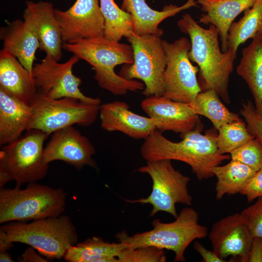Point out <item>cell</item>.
<instances>
[{"label": "cell", "mask_w": 262, "mask_h": 262, "mask_svg": "<svg viewBox=\"0 0 262 262\" xmlns=\"http://www.w3.org/2000/svg\"><path fill=\"white\" fill-rule=\"evenodd\" d=\"M203 126L199 124L194 130L182 133V140L175 142L165 137L157 130L144 139L141 147L142 158L147 161L160 160H177L189 165L200 180L214 176L212 169L230 155L221 154L218 150L215 128L201 133Z\"/></svg>", "instance_id": "1"}, {"label": "cell", "mask_w": 262, "mask_h": 262, "mask_svg": "<svg viewBox=\"0 0 262 262\" xmlns=\"http://www.w3.org/2000/svg\"><path fill=\"white\" fill-rule=\"evenodd\" d=\"M177 25L190 37L189 57L199 68L198 81L201 91L213 90L225 102L229 103V82L237 52L231 49L222 51L216 27L211 25L205 29L189 14H184Z\"/></svg>", "instance_id": "2"}, {"label": "cell", "mask_w": 262, "mask_h": 262, "mask_svg": "<svg viewBox=\"0 0 262 262\" xmlns=\"http://www.w3.org/2000/svg\"><path fill=\"white\" fill-rule=\"evenodd\" d=\"M63 49L91 65L98 86L114 95H124L129 91L137 92L145 88L141 82L124 78L115 71L118 65L133 63L131 45L110 40L103 36L64 43Z\"/></svg>", "instance_id": "3"}, {"label": "cell", "mask_w": 262, "mask_h": 262, "mask_svg": "<svg viewBox=\"0 0 262 262\" xmlns=\"http://www.w3.org/2000/svg\"><path fill=\"white\" fill-rule=\"evenodd\" d=\"M175 219L170 223L156 219L149 231L132 236L122 231L117 233L115 238L127 248L152 246L170 250L175 253V262H185L186 248L194 240L205 238L208 229L199 223L198 213L192 207L182 209Z\"/></svg>", "instance_id": "4"}, {"label": "cell", "mask_w": 262, "mask_h": 262, "mask_svg": "<svg viewBox=\"0 0 262 262\" xmlns=\"http://www.w3.org/2000/svg\"><path fill=\"white\" fill-rule=\"evenodd\" d=\"M0 239L25 244L47 258L60 259L76 245L78 235L69 217L61 215L29 223L17 222L2 226Z\"/></svg>", "instance_id": "5"}, {"label": "cell", "mask_w": 262, "mask_h": 262, "mask_svg": "<svg viewBox=\"0 0 262 262\" xmlns=\"http://www.w3.org/2000/svg\"><path fill=\"white\" fill-rule=\"evenodd\" d=\"M66 200L61 188L35 182L23 189L0 188V223L58 216L65 211Z\"/></svg>", "instance_id": "6"}, {"label": "cell", "mask_w": 262, "mask_h": 262, "mask_svg": "<svg viewBox=\"0 0 262 262\" xmlns=\"http://www.w3.org/2000/svg\"><path fill=\"white\" fill-rule=\"evenodd\" d=\"M46 132L32 129L14 141L2 146L0 151V188L15 180L16 187L33 183L46 175L49 164L44 162Z\"/></svg>", "instance_id": "7"}, {"label": "cell", "mask_w": 262, "mask_h": 262, "mask_svg": "<svg viewBox=\"0 0 262 262\" xmlns=\"http://www.w3.org/2000/svg\"><path fill=\"white\" fill-rule=\"evenodd\" d=\"M137 171L147 174L151 177V194L146 198L125 200L130 203L150 204L152 206L150 217L162 211L176 218L178 215L175 207L177 203L192 204L193 198L187 187L190 178L175 169L171 160L147 161V164L138 168Z\"/></svg>", "instance_id": "8"}, {"label": "cell", "mask_w": 262, "mask_h": 262, "mask_svg": "<svg viewBox=\"0 0 262 262\" xmlns=\"http://www.w3.org/2000/svg\"><path fill=\"white\" fill-rule=\"evenodd\" d=\"M100 105L72 98L52 99L37 93L31 104L33 115L27 130H38L49 135L75 124L90 126L96 121Z\"/></svg>", "instance_id": "9"}, {"label": "cell", "mask_w": 262, "mask_h": 262, "mask_svg": "<svg viewBox=\"0 0 262 262\" xmlns=\"http://www.w3.org/2000/svg\"><path fill=\"white\" fill-rule=\"evenodd\" d=\"M127 38L132 48L133 63L124 66L120 75L141 80L145 85L143 94L146 97L163 96L166 57L161 36L133 33Z\"/></svg>", "instance_id": "10"}, {"label": "cell", "mask_w": 262, "mask_h": 262, "mask_svg": "<svg viewBox=\"0 0 262 262\" xmlns=\"http://www.w3.org/2000/svg\"><path fill=\"white\" fill-rule=\"evenodd\" d=\"M163 43L166 57L163 96L188 104L202 91L197 78L199 68L189 57L191 41L181 37L172 43L163 40Z\"/></svg>", "instance_id": "11"}, {"label": "cell", "mask_w": 262, "mask_h": 262, "mask_svg": "<svg viewBox=\"0 0 262 262\" xmlns=\"http://www.w3.org/2000/svg\"><path fill=\"white\" fill-rule=\"evenodd\" d=\"M79 60L73 54L66 62L60 63L46 54L40 63L34 64L32 74L37 93L52 99L72 98L100 105L99 98L87 97L80 89L82 80L73 73V67Z\"/></svg>", "instance_id": "12"}, {"label": "cell", "mask_w": 262, "mask_h": 262, "mask_svg": "<svg viewBox=\"0 0 262 262\" xmlns=\"http://www.w3.org/2000/svg\"><path fill=\"white\" fill-rule=\"evenodd\" d=\"M64 43L103 37L105 21L99 0H76L67 10L55 9Z\"/></svg>", "instance_id": "13"}, {"label": "cell", "mask_w": 262, "mask_h": 262, "mask_svg": "<svg viewBox=\"0 0 262 262\" xmlns=\"http://www.w3.org/2000/svg\"><path fill=\"white\" fill-rule=\"evenodd\" d=\"M44 147V162L49 164L62 161L81 170L84 166L97 168L93 159L96 149L90 141L72 126L58 130L51 134Z\"/></svg>", "instance_id": "14"}, {"label": "cell", "mask_w": 262, "mask_h": 262, "mask_svg": "<svg viewBox=\"0 0 262 262\" xmlns=\"http://www.w3.org/2000/svg\"><path fill=\"white\" fill-rule=\"evenodd\" d=\"M209 238L213 250L221 258L231 256L248 262L253 237L240 213L230 214L215 222Z\"/></svg>", "instance_id": "15"}, {"label": "cell", "mask_w": 262, "mask_h": 262, "mask_svg": "<svg viewBox=\"0 0 262 262\" xmlns=\"http://www.w3.org/2000/svg\"><path fill=\"white\" fill-rule=\"evenodd\" d=\"M141 108L155 122L156 129L162 132L172 131L180 134L195 129L201 123L187 103L171 100L164 96L146 97Z\"/></svg>", "instance_id": "16"}, {"label": "cell", "mask_w": 262, "mask_h": 262, "mask_svg": "<svg viewBox=\"0 0 262 262\" xmlns=\"http://www.w3.org/2000/svg\"><path fill=\"white\" fill-rule=\"evenodd\" d=\"M23 20H14L0 29L3 49L14 54L32 74L35 52L40 49L38 35L34 20L27 8Z\"/></svg>", "instance_id": "17"}, {"label": "cell", "mask_w": 262, "mask_h": 262, "mask_svg": "<svg viewBox=\"0 0 262 262\" xmlns=\"http://www.w3.org/2000/svg\"><path fill=\"white\" fill-rule=\"evenodd\" d=\"M99 115L104 130L119 131L135 139H145L157 130L152 118L133 113L124 101L101 104Z\"/></svg>", "instance_id": "18"}, {"label": "cell", "mask_w": 262, "mask_h": 262, "mask_svg": "<svg viewBox=\"0 0 262 262\" xmlns=\"http://www.w3.org/2000/svg\"><path fill=\"white\" fill-rule=\"evenodd\" d=\"M197 4V0H188L180 6L170 4L165 6L162 11H157L150 8L146 0H122L120 8L131 16L134 33L161 37L164 31L159 25L163 21Z\"/></svg>", "instance_id": "19"}, {"label": "cell", "mask_w": 262, "mask_h": 262, "mask_svg": "<svg viewBox=\"0 0 262 262\" xmlns=\"http://www.w3.org/2000/svg\"><path fill=\"white\" fill-rule=\"evenodd\" d=\"M256 0H197L204 13L198 22L216 27L221 40V50L225 52L228 49V36L231 25L238 15L251 8Z\"/></svg>", "instance_id": "20"}, {"label": "cell", "mask_w": 262, "mask_h": 262, "mask_svg": "<svg viewBox=\"0 0 262 262\" xmlns=\"http://www.w3.org/2000/svg\"><path fill=\"white\" fill-rule=\"evenodd\" d=\"M0 88L31 105L37 92L32 74L11 52L0 51Z\"/></svg>", "instance_id": "21"}, {"label": "cell", "mask_w": 262, "mask_h": 262, "mask_svg": "<svg viewBox=\"0 0 262 262\" xmlns=\"http://www.w3.org/2000/svg\"><path fill=\"white\" fill-rule=\"evenodd\" d=\"M26 5L35 23L40 49L59 61L62 57L63 43L53 4L42 0L27 1Z\"/></svg>", "instance_id": "22"}, {"label": "cell", "mask_w": 262, "mask_h": 262, "mask_svg": "<svg viewBox=\"0 0 262 262\" xmlns=\"http://www.w3.org/2000/svg\"><path fill=\"white\" fill-rule=\"evenodd\" d=\"M32 108L0 88V145L10 143L28 130Z\"/></svg>", "instance_id": "23"}, {"label": "cell", "mask_w": 262, "mask_h": 262, "mask_svg": "<svg viewBox=\"0 0 262 262\" xmlns=\"http://www.w3.org/2000/svg\"><path fill=\"white\" fill-rule=\"evenodd\" d=\"M252 39L242 50L237 73L248 86L256 110L262 116V31Z\"/></svg>", "instance_id": "24"}, {"label": "cell", "mask_w": 262, "mask_h": 262, "mask_svg": "<svg viewBox=\"0 0 262 262\" xmlns=\"http://www.w3.org/2000/svg\"><path fill=\"white\" fill-rule=\"evenodd\" d=\"M126 248L121 242L109 243L93 237L70 247L64 258L68 262H117V257Z\"/></svg>", "instance_id": "25"}, {"label": "cell", "mask_w": 262, "mask_h": 262, "mask_svg": "<svg viewBox=\"0 0 262 262\" xmlns=\"http://www.w3.org/2000/svg\"><path fill=\"white\" fill-rule=\"evenodd\" d=\"M257 171L239 161L231 159L227 164L213 167L212 172L217 179L215 191L217 199L225 195L241 194Z\"/></svg>", "instance_id": "26"}, {"label": "cell", "mask_w": 262, "mask_h": 262, "mask_svg": "<svg viewBox=\"0 0 262 262\" xmlns=\"http://www.w3.org/2000/svg\"><path fill=\"white\" fill-rule=\"evenodd\" d=\"M188 105L196 114L208 118L217 130L225 124L242 120L237 114L227 109L212 89L201 91Z\"/></svg>", "instance_id": "27"}, {"label": "cell", "mask_w": 262, "mask_h": 262, "mask_svg": "<svg viewBox=\"0 0 262 262\" xmlns=\"http://www.w3.org/2000/svg\"><path fill=\"white\" fill-rule=\"evenodd\" d=\"M261 31L262 0H256L251 8L244 12L241 19L231 25L228 36V49L237 52L240 45Z\"/></svg>", "instance_id": "28"}, {"label": "cell", "mask_w": 262, "mask_h": 262, "mask_svg": "<svg viewBox=\"0 0 262 262\" xmlns=\"http://www.w3.org/2000/svg\"><path fill=\"white\" fill-rule=\"evenodd\" d=\"M100 10L105 21L104 37L119 42L133 33L131 16L123 10L114 0H99Z\"/></svg>", "instance_id": "29"}, {"label": "cell", "mask_w": 262, "mask_h": 262, "mask_svg": "<svg viewBox=\"0 0 262 262\" xmlns=\"http://www.w3.org/2000/svg\"><path fill=\"white\" fill-rule=\"evenodd\" d=\"M217 145L221 154L230 153L255 137L248 131L242 119L225 124L218 130Z\"/></svg>", "instance_id": "30"}, {"label": "cell", "mask_w": 262, "mask_h": 262, "mask_svg": "<svg viewBox=\"0 0 262 262\" xmlns=\"http://www.w3.org/2000/svg\"><path fill=\"white\" fill-rule=\"evenodd\" d=\"M231 159L239 161L258 171L262 168V145L256 138L231 151Z\"/></svg>", "instance_id": "31"}, {"label": "cell", "mask_w": 262, "mask_h": 262, "mask_svg": "<svg viewBox=\"0 0 262 262\" xmlns=\"http://www.w3.org/2000/svg\"><path fill=\"white\" fill-rule=\"evenodd\" d=\"M166 261L164 249L152 246L126 248L117 257V262H164Z\"/></svg>", "instance_id": "32"}, {"label": "cell", "mask_w": 262, "mask_h": 262, "mask_svg": "<svg viewBox=\"0 0 262 262\" xmlns=\"http://www.w3.org/2000/svg\"><path fill=\"white\" fill-rule=\"evenodd\" d=\"M240 214L253 237L262 238V196L257 201L244 209Z\"/></svg>", "instance_id": "33"}, {"label": "cell", "mask_w": 262, "mask_h": 262, "mask_svg": "<svg viewBox=\"0 0 262 262\" xmlns=\"http://www.w3.org/2000/svg\"><path fill=\"white\" fill-rule=\"evenodd\" d=\"M240 113L244 117L249 133L262 145V116L256 110L255 105L248 100L244 102Z\"/></svg>", "instance_id": "34"}, {"label": "cell", "mask_w": 262, "mask_h": 262, "mask_svg": "<svg viewBox=\"0 0 262 262\" xmlns=\"http://www.w3.org/2000/svg\"><path fill=\"white\" fill-rule=\"evenodd\" d=\"M241 194L246 197L248 202L262 196V168L257 171Z\"/></svg>", "instance_id": "35"}, {"label": "cell", "mask_w": 262, "mask_h": 262, "mask_svg": "<svg viewBox=\"0 0 262 262\" xmlns=\"http://www.w3.org/2000/svg\"><path fill=\"white\" fill-rule=\"evenodd\" d=\"M194 247L205 262H225L226 261L219 257L213 250L206 248L201 243L195 242Z\"/></svg>", "instance_id": "36"}, {"label": "cell", "mask_w": 262, "mask_h": 262, "mask_svg": "<svg viewBox=\"0 0 262 262\" xmlns=\"http://www.w3.org/2000/svg\"><path fill=\"white\" fill-rule=\"evenodd\" d=\"M248 262H262V237H253Z\"/></svg>", "instance_id": "37"}, {"label": "cell", "mask_w": 262, "mask_h": 262, "mask_svg": "<svg viewBox=\"0 0 262 262\" xmlns=\"http://www.w3.org/2000/svg\"><path fill=\"white\" fill-rule=\"evenodd\" d=\"M32 247L27 249L19 258L20 262H47L46 259L38 255Z\"/></svg>", "instance_id": "38"}, {"label": "cell", "mask_w": 262, "mask_h": 262, "mask_svg": "<svg viewBox=\"0 0 262 262\" xmlns=\"http://www.w3.org/2000/svg\"><path fill=\"white\" fill-rule=\"evenodd\" d=\"M0 262H13L14 261L12 259L10 254L7 250L0 251Z\"/></svg>", "instance_id": "39"}]
</instances>
